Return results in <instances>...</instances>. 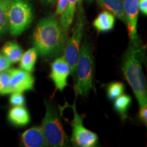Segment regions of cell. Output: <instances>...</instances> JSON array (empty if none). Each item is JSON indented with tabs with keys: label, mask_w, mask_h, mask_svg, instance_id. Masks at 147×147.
I'll list each match as a JSON object with an SVG mask.
<instances>
[{
	"label": "cell",
	"mask_w": 147,
	"mask_h": 147,
	"mask_svg": "<svg viewBox=\"0 0 147 147\" xmlns=\"http://www.w3.org/2000/svg\"><path fill=\"white\" fill-rule=\"evenodd\" d=\"M41 1L47 4H53L55 2V0H41Z\"/></svg>",
	"instance_id": "cell-27"
},
{
	"label": "cell",
	"mask_w": 147,
	"mask_h": 147,
	"mask_svg": "<svg viewBox=\"0 0 147 147\" xmlns=\"http://www.w3.org/2000/svg\"><path fill=\"white\" fill-rule=\"evenodd\" d=\"M8 120L11 124L16 127H24L31 121L29 110L24 106H13L8 113Z\"/></svg>",
	"instance_id": "cell-12"
},
{
	"label": "cell",
	"mask_w": 147,
	"mask_h": 147,
	"mask_svg": "<svg viewBox=\"0 0 147 147\" xmlns=\"http://www.w3.org/2000/svg\"><path fill=\"white\" fill-rule=\"evenodd\" d=\"M9 102L12 106H22L26 104V99L23 93L12 92L10 93Z\"/></svg>",
	"instance_id": "cell-22"
},
{
	"label": "cell",
	"mask_w": 147,
	"mask_h": 147,
	"mask_svg": "<svg viewBox=\"0 0 147 147\" xmlns=\"http://www.w3.org/2000/svg\"><path fill=\"white\" fill-rule=\"evenodd\" d=\"M38 53L35 48H32L25 51L22 55L19 62L20 68L29 72H33L35 69Z\"/></svg>",
	"instance_id": "cell-17"
},
{
	"label": "cell",
	"mask_w": 147,
	"mask_h": 147,
	"mask_svg": "<svg viewBox=\"0 0 147 147\" xmlns=\"http://www.w3.org/2000/svg\"><path fill=\"white\" fill-rule=\"evenodd\" d=\"M94 67V57L91 46L89 42H84L80 47L76 64V83L74 87L76 96H87L93 89Z\"/></svg>",
	"instance_id": "cell-3"
},
{
	"label": "cell",
	"mask_w": 147,
	"mask_h": 147,
	"mask_svg": "<svg viewBox=\"0 0 147 147\" xmlns=\"http://www.w3.org/2000/svg\"><path fill=\"white\" fill-rule=\"evenodd\" d=\"M139 10L144 16H147V0H139Z\"/></svg>",
	"instance_id": "cell-26"
},
{
	"label": "cell",
	"mask_w": 147,
	"mask_h": 147,
	"mask_svg": "<svg viewBox=\"0 0 147 147\" xmlns=\"http://www.w3.org/2000/svg\"><path fill=\"white\" fill-rule=\"evenodd\" d=\"M70 74V67L63 57L55 59L51 64L49 78L54 83L57 91H63L68 85L67 79Z\"/></svg>",
	"instance_id": "cell-8"
},
{
	"label": "cell",
	"mask_w": 147,
	"mask_h": 147,
	"mask_svg": "<svg viewBox=\"0 0 147 147\" xmlns=\"http://www.w3.org/2000/svg\"><path fill=\"white\" fill-rule=\"evenodd\" d=\"M73 112V119L71 122L72 129L71 142L75 146L95 147L98 143V136L90 131L84 126V115L78 113L76 107V102L70 106Z\"/></svg>",
	"instance_id": "cell-7"
},
{
	"label": "cell",
	"mask_w": 147,
	"mask_h": 147,
	"mask_svg": "<svg viewBox=\"0 0 147 147\" xmlns=\"http://www.w3.org/2000/svg\"><path fill=\"white\" fill-rule=\"evenodd\" d=\"M21 143L25 147L48 146L40 126L32 127L23 132L21 135Z\"/></svg>",
	"instance_id": "cell-11"
},
{
	"label": "cell",
	"mask_w": 147,
	"mask_h": 147,
	"mask_svg": "<svg viewBox=\"0 0 147 147\" xmlns=\"http://www.w3.org/2000/svg\"><path fill=\"white\" fill-rule=\"evenodd\" d=\"M125 87L121 82H113L108 84L106 93L110 100L113 101L124 93Z\"/></svg>",
	"instance_id": "cell-20"
},
{
	"label": "cell",
	"mask_w": 147,
	"mask_h": 147,
	"mask_svg": "<svg viewBox=\"0 0 147 147\" xmlns=\"http://www.w3.org/2000/svg\"><path fill=\"white\" fill-rule=\"evenodd\" d=\"M11 92L34 91L35 78L32 73L21 68L10 69Z\"/></svg>",
	"instance_id": "cell-9"
},
{
	"label": "cell",
	"mask_w": 147,
	"mask_h": 147,
	"mask_svg": "<svg viewBox=\"0 0 147 147\" xmlns=\"http://www.w3.org/2000/svg\"><path fill=\"white\" fill-rule=\"evenodd\" d=\"M88 1H89V2H92V1H94V0H88Z\"/></svg>",
	"instance_id": "cell-29"
},
{
	"label": "cell",
	"mask_w": 147,
	"mask_h": 147,
	"mask_svg": "<svg viewBox=\"0 0 147 147\" xmlns=\"http://www.w3.org/2000/svg\"><path fill=\"white\" fill-rule=\"evenodd\" d=\"M144 58L145 51L142 42H130L123 59L122 70L134 93L139 107L147 104L146 83L142 67Z\"/></svg>",
	"instance_id": "cell-2"
},
{
	"label": "cell",
	"mask_w": 147,
	"mask_h": 147,
	"mask_svg": "<svg viewBox=\"0 0 147 147\" xmlns=\"http://www.w3.org/2000/svg\"><path fill=\"white\" fill-rule=\"evenodd\" d=\"M84 29V16L82 6L78 7L77 21L72 34L67 38L63 49V57L70 67L72 78H76V68L81 47L82 36Z\"/></svg>",
	"instance_id": "cell-6"
},
{
	"label": "cell",
	"mask_w": 147,
	"mask_h": 147,
	"mask_svg": "<svg viewBox=\"0 0 147 147\" xmlns=\"http://www.w3.org/2000/svg\"><path fill=\"white\" fill-rule=\"evenodd\" d=\"M78 0H68L67 8L63 14H61L59 23L65 32L68 33L71 25H72L74 14L76 12Z\"/></svg>",
	"instance_id": "cell-16"
},
{
	"label": "cell",
	"mask_w": 147,
	"mask_h": 147,
	"mask_svg": "<svg viewBox=\"0 0 147 147\" xmlns=\"http://www.w3.org/2000/svg\"><path fill=\"white\" fill-rule=\"evenodd\" d=\"M67 3H68V0H58L55 15L57 16L63 14L67 8Z\"/></svg>",
	"instance_id": "cell-23"
},
{
	"label": "cell",
	"mask_w": 147,
	"mask_h": 147,
	"mask_svg": "<svg viewBox=\"0 0 147 147\" xmlns=\"http://www.w3.org/2000/svg\"><path fill=\"white\" fill-rule=\"evenodd\" d=\"M46 112L42 121V130L48 146L63 147L69 144L57 110L52 103L45 101Z\"/></svg>",
	"instance_id": "cell-4"
},
{
	"label": "cell",
	"mask_w": 147,
	"mask_h": 147,
	"mask_svg": "<svg viewBox=\"0 0 147 147\" xmlns=\"http://www.w3.org/2000/svg\"><path fill=\"white\" fill-rule=\"evenodd\" d=\"M1 53L8 59L11 64L18 63L21 59L23 51L21 45L16 41H8L3 45Z\"/></svg>",
	"instance_id": "cell-15"
},
{
	"label": "cell",
	"mask_w": 147,
	"mask_h": 147,
	"mask_svg": "<svg viewBox=\"0 0 147 147\" xmlns=\"http://www.w3.org/2000/svg\"><path fill=\"white\" fill-rule=\"evenodd\" d=\"M11 0H0V38L9 31L8 10Z\"/></svg>",
	"instance_id": "cell-19"
},
{
	"label": "cell",
	"mask_w": 147,
	"mask_h": 147,
	"mask_svg": "<svg viewBox=\"0 0 147 147\" xmlns=\"http://www.w3.org/2000/svg\"><path fill=\"white\" fill-rule=\"evenodd\" d=\"M67 35L56 16H49L37 23L32 34V43L40 56L50 59L63 51Z\"/></svg>",
	"instance_id": "cell-1"
},
{
	"label": "cell",
	"mask_w": 147,
	"mask_h": 147,
	"mask_svg": "<svg viewBox=\"0 0 147 147\" xmlns=\"http://www.w3.org/2000/svg\"><path fill=\"white\" fill-rule=\"evenodd\" d=\"M10 69L0 72V95L10 94Z\"/></svg>",
	"instance_id": "cell-21"
},
{
	"label": "cell",
	"mask_w": 147,
	"mask_h": 147,
	"mask_svg": "<svg viewBox=\"0 0 147 147\" xmlns=\"http://www.w3.org/2000/svg\"><path fill=\"white\" fill-rule=\"evenodd\" d=\"M131 102V97L128 95L123 94L115 100L114 108L120 116L122 121H125L127 119L128 112Z\"/></svg>",
	"instance_id": "cell-18"
},
{
	"label": "cell",
	"mask_w": 147,
	"mask_h": 147,
	"mask_svg": "<svg viewBox=\"0 0 147 147\" xmlns=\"http://www.w3.org/2000/svg\"><path fill=\"white\" fill-rule=\"evenodd\" d=\"M82 0H78V3H77V4H78V7L82 6Z\"/></svg>",
	"instance_id": "cell-28"
},
{
	"label": "cell",
	"mask_w": 147,
	"mask_h": 147,
	"mask_svg": "<svg viewBox=\"0 0 147 147\" xmlns=\"http://www.w3.org/2000/svg\"><path fill=\"white\" fill-rule=\"evenodd\" d=\"M115 16L108 10L98 14L93 22V26L98 32H108L113 30L115 25Z\"/></svg>",
	"instance_id": "cell-14"
},
{
	"label": "cell",
	"mask_w": 147,
	"mask_h": 147,
	"mask_svg": "<svg viewBox=\"0 0 147 147\" xmlns=\"http://www.w3.org/2000/svg\"><path fill=\"white\" fill-rule=\"evenodd\" d=\"M34 17V8L30 0H11L8 10L9 32L11 36H21L30 26Z\"/></svg>",
	"instance_id": "cell-5"
},
{
	"label": "cell",
	"mask_w": 147,
	"mask_h": 147,
	"mask_svg": "<svg viewBox=\"0 0 147 147\" xmlns=\"http://www.w3.org/2000/svg\"><path fill=\"white\" fill-rule=\"evenodd\" d=\"M11 63L8 60L3 54L0 52V72L10 69Z\"/></svg>",
	"instance_id": "cell-24"
},
{
	"label": "cell",
	"mask_w": 147,
	"mask_h": 147,
	"mask_svg": "<svg viewBox=\"0 0 147 147\" xmlns=\"http://www.w3.org/2000/svg\"><path fill=\"white\" fill-rule=\"evenodd\" d=\"M100 7L109 11L127 25L123 0H96Z\"/></svg>",
	"instance_id": "cell-13"
},
{
	"label": "cell",
	"mask_w": 147,
	"mask_h": 147,
	"mask_svg": "<svg viewBox=\"0 0 147 147\" xmlns=\"http://www.w3.org/2000/svg\"><path fill=\"white\" fill-rule=\"evenodd\" d=\"M123 3L130 42H141L138 34L137 27L139 13V0H124Z\"/></svg>",
	"instance_id": "cell-10"
},
{
	"label": "cell",
	"mask_w": 147,
	"mask_h": 147,
	"mask_svg": "<svg viewBox=\"0 0 147 147\" xmlns=\"http://www.w3.org/2000/svg\"><path fill=\"white\" fill-rule=\"evenodd\" d=\"M139 120L146 126L147 125V104L140 107L138 113Z\"/></svg>",
	"instance_id": "cell-25"
}]
</instances>
